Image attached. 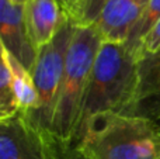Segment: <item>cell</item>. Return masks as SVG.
Instances as JSON below:
<instances>
[{"label": "cell", "mask_w": 160, "mask_h": 159, "mask_svg": "<svg viewBox=\"0 0 160 159\" xmlns=\"http://www.w3.org/2000/svg\"><path fill=\"white\" fill-rule=\"evenodd\" d=\"M73 148L84 159H160V124L142 115L98 113Z\"/></svg>", "instance_id": "obj_1"}, {"label": "cell", "mask_w": 160, "mask_h": 159, "mask_svg": "<svg viewBox=\"0 0 160 159\" xmlns=\"http://www.w3.org/2000/svg\"><path fill=\"white\" fill-rule=\"evenodd\" d=\"M138 61L136 52L125 42L102 41L83 99L76 141L93 115L104 111L124 113L136 86Z\"/></svg>", "instance_id": "obj_2"}, {"label": "cell", "mask_w": 160, "mask_h": 159, "mask_svg": "<svg viewBox=\"0 0 160 159\" xmlns=\"http://www.w3.org/2000/svg\"><path fill=\"white\" fill-rule=\"evenodd\" d=\"M101 44L102 38L94 25H76L65 61L51 127V134L62 144L75 145L83 99Z\"/></svg>", "instance_id": "obj_3"}, {"label": "cell", "mask_w": 160, "mask_h": 159, "mask_svg": "<svg viewBox=\"0 0 160 159\" xmlns=\"http://www.w3.org/2000/svg\"><path fill=\"white\" fill-rule=\"evenodd\" d=\"M76 24L68 17L51 42L38 49L35 64L31 70L34 85L38 92L39 107L34 113H25L34 124L51 132L56 99L62 82L68 51ZM24 113V111H22Z\"/></svg>", "instance_id": "obj_4"}, {"label": "cell", "mask_w": 160, "mask_h": 159, "mask_svg": "<svg viewBox=\"0 0 160 159\" xmlns=\"http://www.w3.org/2000/svg\"><path fill=\"white\" fill-rule=\"evenodd\" d=\"M0 45L27 70H32L38 49L34 47L25 23V6L0 0Z\"/></svg>", "instance_id": "obj_5"}, {"label": "cell", "mask_w": 160, "mask_h": 159, "mask_svg": "<svg viewBox=\"0 0 160 159\" xmlns=\"http://www.w3.org/2000/svg\"><path fill=\"white\" fill-rule=\"evenodd\" d=\"M124 113L160 121V48L139 58L136 86Z\"/></svg>", "instance_id": "obj_6"}, {"label": "cell", "mask_w": 160, "mask_h": 159, "mask_svg": "<svg viewBox=\"0 0 160 159\" xmlns=\"http://www.w3.org/2000/svg\"><path fill=\"white\" fill-rule=\"evenodd\" d=\"M150 0H110L94 27L104 42H127Z\"/></svg>", "instance_id": "obj_7"}, {"label": "cell", "mask_w": 160, "mask_h": 159, "mask_svg": "<svg viewBox=\"0 0 160 159\" xmlns=\"http://www.w3.org/2000/svg\"><path fill=\"white\" fill-rule=\"evenodd\" d=\"M24 6L28 34L34 47L39 49L55 38L68 14L59 0H28Z\"/></svg>", "instance_id": "obj_8"}, {"label": "cell", "mask_w": 160, "mask_h": 159, "mask_svg": "<svg viewBox=\"0 0 160 159\" xmlns=\"http://www.w3.org/2000/svg\"><path fill=\"white\" fill-rule=\"evenodd\" d=\"M2 55L7 59L8 66L13 76V83L16 89V95L18 99V104L21 111L24 113H34L39 107V97L38 92L34 85V79L30 70L24 68L21 62H18L4 47H2Z\"/></svg>", "instance_id": "obj_9"}, {"label": "cell", "mask_w": 160, "mask_h": 159, "mask_svg": "<svg viewBox=\"0 0 160 159\" xmlns=\"http://www.w3.org/2000/svg\"><path fill=\"white\" fill-rule=\"evenodd\" d=\"M21 109L18 104V99L16 95L13 83V76L8 66V62L2 55L0 65V123L8 121L20 114Z\"/></svg>", "instance_id": "obj_10"}, {"label": "cell", "mask_w": 160, "mask_h": 159, "mask_svg": "<svg viewBox=\"0 0 160 159\" xmlns=\"http://www.w3.org/2000/svg\"><path fill=\"white\" fill-rule=\"evenodd\" d=\"M159 20H160V0H150L149 4L145 8L143 14H142V17L135 24V27L132 28L127 42H125L131 49L135 51L138 56L141 54V47L145 37L153 30V27L159 23Z\"/></svg>", "instance_id": "obj_11"}, {"label": "cell", "mask_w": 160, "mask_h": 159, "mask_svg": "<svg viewBox=\"0 0 160 159\" xmlns=\"http://www.w3.org/2000/svg\"><path fill=\"white\" fill-rule=\"evenodd\" d=\"M108 2L110 0H84L70 13H68V17L78 27L93 25Z\"/></svg>", "instance_id": "obj_12"}, {"label": "cell", "mask_w": 160, "mask_h": 159, "mask_svg": "<svg viewBox=\"0 0 160 159\" xmlns=\"http://www.w3.org/2000/svg\"><path fill=\"white\" fill-rule=\"evenodd\" d=\"M159 48H160V20H159L158 24L153 27V30L145 37L143 42H142V47H141L139 58H141L143 54L156 52Z\"/></svg>", "instance_id": "obj_13"}, {"label": "cell", "mask_w": 160, "mask_h": 159, "mask_svg": "<svg viewBox=\"0 0 160 159\" xmlns=\"http://www.w3.org/2000/svg\"><path fill=\"white\" fill-rule=\"evenodd\" d=\"M62 4V7H63L65 13H70V11L73 10V8H76L82 2H84V0H59Z\"/></svg>", "instance_id": "obj_14"}, {"label": "cell", "mask_w": 160, "mask_h": 159, "mask_svg": "<svg viewBox=\"0 0 160 159\" xmlns=\"http://www.w3.org/2000/svg\"><path fill=\"white\" fill-rule=\"evenodd\" d=\"M11 2H14V3H18V4H25V3H27L28 0H11Z\"/></svg>", "instance_id": "obj_15"}, {"label": "cell", "mask_w": 160, "mask_h": 159, "mask_svg": "<svg viewBox=\"0 0 160 159\" xmlns=\"http://www.w3.org/2000/svg\"><path fill=\"white\" fill-rule=\"evenodd\" d=\"M65 145H66V144H65ZM62 148H63V146H62ZM61 154H62V151H61ZM59 159H61V156H59Z\"/></svg>", "instance_id": "obj_16"}]
</instances>
